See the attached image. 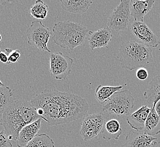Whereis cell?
<instances>
[{"label":"cell","mask_w":160,"mask_h":147,"mask_svg":"<svg viewBox=\"0 0 160 147\" xmlns=\"http://www.w3.org/2000/svg\"><path fill=\"white\" fill-rule=\"evenodd\" d=\"M122 134L120 122L116 119H112L105 122L101 134L102 138L106 140H118Z\"/></svg>","instance_id":"18"},{"label":"cell","mask_w":160,"mask_h":147,"mask_svg":"<svg viewBox=\"0 0 160 147\" xmlns=\"http://www.w3.org/2000/svg\"><path fill=\"white\" fill-rule=\"evenodd\" d=\"M62 8L67 12L73 14H83L89 9L92 0H61Z\"/></svg>","instance_id":"17"},{"label":"cell","mask_w":160,"mask_h":147,"mask_svg":"<svg viewBox=\"0 0 160 147\" xmlns=\"http://www.w3.org/2000/svg\"><path fill=\"white\" fill-rule=\"evenodd\" d=\"M133 36L142 44L152 48H157L160 44L157 36L144 22L134 21L130 26Z\"/></svg>","instance_id":"10"},{"label":"cell","mask_w":160,"mask_h":147,"mask_svg":"<svg viewBox=\"0 0 160 147\" xmlns=\"http://www.w3.org/2000/svg\"><path fill=\"white\" fill-rule=\"evenodd\" d=\"M89 34L90 37L88 45L92 50L108 47L112 37L111 30L108 27L102 28L95 32L89 31Z\"/></svg>","instance_id":"12"},{"label":"cell","mask_w":160,"mask_h":147,"mask_svg":"<svg viewBox=\"0 0 160 147\" xmlns=\"http://www.w3.org/2000/svg\"><path fill=\"white\" fill-rule=\"evenodd\" d=\"M130 0H121L108 19V27L114 31H126L131 20Z\"/></svg>","instance_id":"7"},{"label":"cell","mask_w":160,"mask_h":147,"mask_svg":"<svg viewBox=\"0 0 160 147\" xmlns=\"http://www.w3.org/2000/svg\"><path fill=\"white\" fill-rule=\"evenodd\" d=\"M105 119L101 113L83 116L80 134L85 141L91 140L101 134L105 125Z\"/></svg>","instance_id":"9"},{"label":"cell","mask_w":160,"mask_h":147,"mask_svg":"<svg viewBox=\"0 0 160 147\" xmlns=\"http://www.w3.org/2000/svg\"><path fill=\"white\" fill-rule=\"evenodd\" d=\"M26 147H55V143L46 134H38Z\"/></svg>","instance_id":"22"},{"label":"cell","mask_w":160,"mask_h":147,"mask_svg":"<svg viewBox=\"0 0 160 147\" xmlns=\"http://www.w3.org/2000/svg\"><path fill=\"white\" fill-rule=\"evenodd\" d=\"M28 43L41 51L51 53L48 48V43L51 36L49 28L43 25L40 21H32L26 31Z\"/></svg>","instance_id":"6"},{"label":"cell","mask_w":160,"mask_h":147,"mask_svg":"<svg viewBox=\"0 0 160 147\" xmlns=\"http://www.w3.org/2000/svg\"><path fill=\"white\" fill-rule=\"evenodd\" d=\"M145 105L151 108L160 100V75L154 77L144 93Z\"/></svg>","instance_id":"16"},{"label":"cell","mask_w":160,"mask_h":147,"mask_svg":"<svg viewBox=\"0 0 160 147\" xmlns=\"http://www.w3.org/2000/svg\"><path fill=\"white\" fill-rule=\"evenodd\" d=\"M143 131L152 136L160 134V116L156 113L154 106L151 107L150 113L145 123Z\"/></svg>","instance_id":"19"},{"label":"cell","mask_w":160,"mask_h":147,"mask_svg":"<svg viewBox=\"0 0 160 147\" xmlns=\"http://www.w3.org/2000/svg\"><path fill=\"white\" fill-rule=\"evenodd\" d=\"M126 86L127 84L119 86L100 85L96 89L95 97L96 100L100 104H104L115 93L120 91L123 87Z\"/></svg>","instance_id":"20"},{"label":"cell","mask_w":160,"mask_h":147,"mask_svg":"<svg viewBox=\"0 0 160 147\" xmlns=\"http://www.w3.org/2000/svg\"><path fill=\"white\" fill-rule=\"evenodd\" d=\"M154 2V0H131L130 11L131 16L134 19V21L143 22L145 16L153 8Z\"/></svg>","instance_id":"14"},{"label":"cell","mask_w":160,"mask_h":147,"mask_svg":"<svg viewBox=\"0 0 160 147\" xmlns=\"http://www.w3.org/2000/svg\"><path fill=\"white\" fill-rule=\"evenodd\" d=\"M52 31L53 43L63 49L71 50L82 45L89 34V30L85 26L69 21L56 23Z\"/></svg>","instance_id":"4"},{"label":"cell","mask_w":160,"mask_h":147,"mask_svg":"<svg viewBox=\"0 0 160 147\" xmlns=\"http://www.w3.org/2000/svg\"><path fill=\"white\" fill-rule=\"evenodd\" d=\"M151 109V108L148 107V106L143 105L138 110L127 116V122L135 131H143L145 123Z\"/></svg>","instance_id":"15"},{"label":"cell","mask_w":160,"mask_h":147,"mask_svg":"<svg viewBox=\"0 0 160 147\" xmlns=\"http://www.w3.org/2000/svg\"><path fill=\"white\" fill-rule=\"evenodd\" d=\"M135 99L128 90L115 93L105 102L102 110L109 115L128 116L134 107Z\"/></svg>","instance_id":"5"},{"label":"cell","mask_w":160,"mask_h":147,"mask_svg":"<svg viewBox=\"0 0 160 147\" xmlns=\"http://www.w3.org/2000/svg\"><path fill=\"white\" fill-rule=\"evenodd\" d=\"M38 114L51 126L67 124L87 115L89 105L78 95L44 90L30 101Z\"/></svg>","instance_id":"1"},{"label":"cell","mask_w":160,"mask_h":147,"mask_svg":"<svg viewBox=\"0 0 160 147\" xmlns=\"http://www.w3.org/2000/svg\"><path fill=\"white\" fill-rule=\"evenodd\" d=\"M48 11L49 7L46 3L42 0H37L30 10V14L34 18L45 20Z\"/></svg>","instance_id":"21"},{"label":"cell","mask_w":160,"mask_h":147,"mask_svg":"<svg viewBox=\"0 0 160 147\" xmlns=\"http://www.w3.org/2000/svg\"><path fill=\"white\" fill-rule=\"evenodd\" d=\"M153 48L135 41L123 43L119 49L118 59L123 69L132 71L145 68L153 61Z\"/></svg>","instance_id":"3"},{"label":"cell","mask_w":160,"mask_h":147,"mask_svg":"<svg viewBox=\"0 0 160 147\" xmlns=\"http://www.w3.org/2000/svg\"><path fill=\"white\" fill-rule=\"evenodd\" d=\"M136 75L137 78L140 80H145L148 78V71L145 68H140L136 71Z\"/></svg>","instance_id":"27"},{"label":"cell","mask_w":160,"mask_h":147,"mask_svg":"<svg viewBox=\"0 0 160 147\" xmlns=\"http://www.w3.org/2000/svg\"><path fill=\"white\" fill-rule=\"evenodd\" d=\"M5 86V85H4L3 83H2V82L0 80V87H3V86Z\"/></svg>","instance_id":"30"},{"label":"cell","mask_w":160,"mask_h":147,"mask_svg":"<svg viewBox=\"0 0 160 147\" xmlns=\"http://www.w3.org/2000/svg\"><path fill=\"white\" fill-rule=\"evenodd\" d=\"M42 120V119H39L21 129L16 141L17 147H26L28 143L38 135L41 128Z\"/></svg>","instance_id":"13"},{"label":"cell","mask_w":160,"mask_h":147,"mask_svg":"<svg viewBox=\"0 0 160 147\" xmlns=\"http://www.w3.org/2000/svg\"><path fill=\"white\" fill-rule=\"evenodd\" d=\"M154 109L156 110L157 114L160 116V100L157 101L156 103V104L154 105Z\"/></svg>","instance_id":"28"},{"label":"cell","mask_w":160,"mask_h":147,"mask_svg":"<svg viewBox=\"0 0 160 147\" xmlns=\"http://www.w3.org/2000/svg\"><path fill=\"white\" fill-rule=\"evenodd\" d=\"M157 138L145 134L143 131H130L127 134L125 143L122 147H152Z\"/></svg>","instance_id":"11"},{"label":"cell","mask_w":160,"mask_h":147,"mask_svg":"<svg viewBox=\"0 0 160 147\" xmlns=\"http://www.w3.org/2000/svg\"><path fill=\"white\" fill-rule=\"evenodd\" d=\"M152 147H160V141H154Z\"/></svg>","instance_id":"29"},{"label":"cell","mask_w":160,"mask_h":147,"mask_svg":"<svg viewBox=\"0 0 160 147\" xmlns=\"http://www.w3.org/2000/svg\"><path fill=\"white\" fill-rule=\"evenodd\" d=\"M39 119H41L40 116L31 102L17 100L10 102L3 111L0 122L10 140L17 141L21 129Z\"/></svg>","instance_id":"2"},{"label":"cell","mask_w":160,"mask_h":147,"mask_svg":"<svg viewBox=\"0 0 160 147\" xmlns=\"http://www.w3.org/2000/svg\"><path fill=\"white\" fill-rule=\"evenodd\" d=\"M0 147H12V144L8 138L4 129L0 132Z\"/></svg>","instance_id":"25"},{"label":"cell","mask_w":160,"mask_h":147,"mask_svg":"<svg viewBox=\"0 0 160 147\" xmlns=\"http://www.w3.org/2000/svg\"><path fill=\"white\" fill-rule=\"evenodd\" d=\"M73 64V59L64 53H51L49 57V71L52 77L58 80L65 79L69 77Z\"/></svg>","instance_id":"8"},{"label":"cell","mask_w":160,"mask_h":147,"mask_svg":"<svg viewBox=\"0 0 160 147\" xmlns=\"http://www.w3.org/2000/svg\"><path fill=\"white\" fill-rule=\"evenodd\" d=\"M21 57V52L18 49H16L12 50V52L10 53L8 57V64H16L18 61L19 58Z\"/></svg>","instance_id":"24"},{"label":"cell","mask_w":160,"mask_h":147,"mask_svg":"<svg viewBox=\"0 0 160 147\" xmlns=\"http://www.w3.org/2000/svg\"><path fill=\"white\" fill-rule=\"evenodd\" d=\"M2 36H1V34H0V42L1 41V40H2Z\"/></svg>","instance_id":"31"},{"label":"cell","mask_w":160,"mask_h":147,"mask_svg":"<svg viewBox=\"0 0 160 147\" xmlns=\"http://www.w3.org/2000/svg\"><path fill=\"white\" fill-rule=\"evenodd\" d=\"M12 96V91L10 87L5 86L0 87V113L3 114L11 102Z\"/></svg>","instance_id":"23"},{"label":"cell","mask_w":160,"mask_h":147,"mask_svg":"<svg viewBox=\"0 0 160 147\" xmlns=\"http://www.w3.org/2000/svg\"><path fill=\"white\" fill-rule=\"evenodd\" d=\"M12 50L11 49H5L1 50L0 48V62L8 64V57L10 53L12 52Z\"/></svg>","instance_id":"26"}]
</instances>
